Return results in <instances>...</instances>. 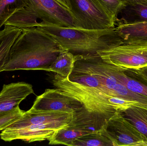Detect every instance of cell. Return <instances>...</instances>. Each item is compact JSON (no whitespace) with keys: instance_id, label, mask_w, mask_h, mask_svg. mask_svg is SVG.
Wrapping results in <instances>:
<instances>
[{"instance_id":"9a60e30c","label":"cell","mask_w":147,"mask_h":146,"mask_svg":"<svg viewBox=\"0 0 147 146\" xmlns=\"http://www.w3.org/2000/svg\"><path fill=\"white\" fill-rule=\"evenodd\" d=\"M105 125L100 131L78 138L74 141L72 146H117L106 131Z\"/></svg>"},{"instance_id":"cb8c5ba5","label":"cell","mask_w":147,"mask_h":146,"mask_svg":"<svg viewBox=\"0 0 147 146\" xmlns=\"http://www.w3.org/2000/svg\"><path fill=\"white\" fill-rule=\"evenodd\" d=\"M125 72L129 76L147 85V67L138 69H128Z\"/></svg>"},{"instance_id":"6da1fadb","label":"cell","mask_w":147,"mask_h":146,"mask_svg":"<svg viewBox=\"0 0 147 146\" xmlns=\"http://www.w3.org/2000/svg\"><path fill=\"white\" fill-rule=\"evenodd\" d=\"M65 50L37 27L22 29L15 41L1 72L40 70L49 72L59 54Z\"/></svg>"},{"instance_id":"30bf717a","label":"cell","mask_w":147,"mask_h":146,"mask_svg":"<svg viewBox=\"0 0 147 146\" xmlns=\"http://www.w3.org/2000/svg\"><path fill=\"white\" fill-rule=\"evenodd\" d=\"M73 113L57 111H41L30 109L5 129H18L31 125L60 121H71Z\"/></svg>"},{"instance_id":"484cf974","label":"cell","mask_w":147,"mask_h":146,"mask_svg":"<svg viewBox=\"0 0 147 146\" xmlns=\"http://www.w3.org/2000/svg\"><path fill=\"white\" fill-rule=\"evenodd\" d=\"M127 3L147 4V0H126Z\"/></svg>"},{"instance_id":"7c38bea8","label":"cell","mask_w":147,"mask_h":146,"mask_svg":"<svg viewBox=\"0 0 147 146\" xmlns=\"http://www.w3.org/2000/svg\"><path fill=\"white\" fill-rule=\"evenodd\" d=\"M41 23L32 7L28 6L12 15L7 20L4 25L24 29L37 27Z\"/></svg>"},{"instance_id":"5b68a950","label":"cell","mask_w":147,"mask_h":146,"mask_svg":"<svg viewBox=\"0 0 147 146\" xmlns=\"http://www.w3.org/2000/svg\"><path fill=\"white\" fill-rule=\"evenodd\" d=\"M105 128L117 146H147V138L117 111L108 120Z\"/></svg>"},{"instance_id":"2e32d148","label":"cell","mask_w":147,"mask_h":146,"mask_svg":"<svg viewBox=\"0 0 147 146\" xmlns=\"http://www.w3.org/2000/svg\"><path fill=\"white\" fill-rule=\"evenodd\" d=\"M75 61L72 53L68 50L64 51L53 63L49 72H54L63 78H68L73 71Z\"/></svg>"},{"instance_id":"9c48e42d","label":"cell","mask_w":147,"mask_h":146,"mask_svg":"<svg viewBox=\"0 0 147 146\" xmlns=\"http://www.w3.org/2000/svg\"><path fill=\"white\" fill-rule=\"evenodd\" d=\"M33 93L32 86L26 82L3 85L0 92V115L19 107L23 100Z\"/></svg>"},{"instance_id":"d6986e66","label":"cell","mask_w":147,"mask_h":146,"mask_svg":"<svg viewBox=\"0 0 147 146\" xmlns=\"http://www.w3.org/2000/svg\"><path fill=\"white\" fill-rule=\"evenodd\" d=\"M28 6L29 0H0V29L12 15Z\"/></svg>"},{"instance_id":"7a4b0ae2","label":"cell","mask_w":147,"mask_h":146,"mask_svg":"<svg viewBox=\"0 0 147 146\" xmlns=\"http://www.w3.org/2000/svg\"><path fill=\"white\" fill-rule=\"evenodd\" d=\"M36 27L51 36L64 49L74 55H95L99 51L123 44L115 27L87 29L41 23Z\"/></svg>"},{"instance_id":"8fae6325","label":"cell","mask_w":147,"mask_h":146,"mask_svg":"<svg viewBox=\"0 0 147 146\" xmlns=\"http://www.w3.org/2000/svg\"><path fill=\"white\" fill-rule=\"evenodd\" d=\"M116 31L123 43H147V21L125 24L116 22Z\"/></svg>"},{"instance_id":"d4e9b609","label":"cell","mask_w":147,"mask_h":146,"mask_svg":"<svg viewBox=\"0 0 147 146\" xmlns=\"http://www.w3.org/2000/svg\"><path fill=\"white\" fill-rule=\"evenodd\" d=\"M61 5L71 11V7L69 0H56Z\"/></svg>"},{"instance_id":"7402d4cb","label":"cell","mask_w":147,"mask_h":146,"mask_svg":"<svg viewBox=\"0 0 147 146\" xmlns=\"http://www.w3.org/2000/svg\"><path fill=\"white\" fill-rule=\"evenodd\" d=\"M116 21L119 12L127 3L126 0H97Z\"/></svg>"},{"instance_id":"3957f363","label":"cell","mask_w":147,"mask_h":146,"mask_svg":"<svg viewBox=\"0 0 147 146\" xmlns=\"http://www.w3.org/2000/svg\"><path fill=\"white\" fill-rule=\"evenodd\" d=\"M77 27L87 29L113 28L116 21L97 0H69Z\"/></svg>"},{"instance_id":"ac0fdd59","label":"cell","mask_w":147,"mask_h":146,"mask_svg":"<svg viewBox=\"0 0 147 146\" xmlns=\"http://www.w3.org/2000/svg\"><path fill=\"white\" fill-rule=\"evenodd\" d=\"M86 133L78 131L66 125L55 132L48 140L51 145H65L72 146L74 141L78 138L87 135Z\"/></svg>"},{"instance_id":"603a6c76","label":"cell","mask_w":147,"mask_h":146,"mask_svg":"<svg viewBox=\"0 0 147 146\" xmlns=\"http://www.w3.org/2000/svg\"><path fill=\"white\" fill-rule=\"evenodd\" d=\"M25 111L17 107L10 112L0 115V131L4 130L9 125L20 118Z\"/></svg>"},{"instance_id":"4fadbf2b","label":"cell","mask_w":147,"mask_h":146,"mask_svg":"<svg viewBox=\"0 0 147 146\" xmlns=\"http://www.w3.org/2000/svg\"><path fill=\"white\" fill-rule=\"evenodd\" d=\"M119 15L120 18H117L116 22L132 24L147 21V4L127 3Z\"/></svg>"},{"instance_id":"8992f818","label":"cell","mask_w":147,"mask_h":146,"mask_svg":"<svg viewBox=\"0 0 147 146\" xmlns=\"http://www.w3.org/2000/svg\"><path fill=\"white\" fill-rule=\"evenodd\" d=\"M29 1L33 9L42 24L77 27L76 20L72 12L56 0Z\"/></svg>"},{"instance_id":"ffe728a7","label":"cell","mask_w":147,"mask_h":146,"mask_svg":"<svg viewBox=\"0 0 147 146\" xmlns=\"http://www.w3.org/2000/svg\"><path fill=\"white\" fill-rule=\"evenodd\" d=\"M126 70L122 69L117 73V79L118 82L130 91L147 97V85L128 75Z\"/></svg>"},{"instance_id":"277c9868","label":"cell","mask_w":147,"mask_h":146,"mask_svg":"<svg viewBox=\"0 0 147 146\" xmlns=\"http://www.w3.org/2000/svg\"><path fill=\"white\" fill-rule=\"evenodd\" d=\"M97 53L105 62L126 70L147 67V43H123Z\"/></svg>"},{"instance_id":"e0dca14e","label":"cell","mask_w":147,"mask_h":146,"mask_svg":"<svg viewBox=\"0 0 147 146\" xmlns=\"http://www.w3.org/2000/svg\"><path fill=\"white\" fill-rule=\"evenodd\" d=\"M120 112L147 138V109L133 106Z\"/></svg>"},{"instance_id":"ba28073f","label":"cell","mask_w":147,"mask_h":146,"mask_svg":"<svg viewBox=\"0 0 147 146\" xmlns=\"http://www.w3.org/2000/svg\"><path fill=\"white\" fill-rule=\"evenodd\" d=\"M70 122H56L31 125L18 129H4L0 134V137L5 141L21 140L32 142L48 140L55 132Z\"/></svg>"},{"instance_id":"44dd1931","label":"cell","mask_w":147,"mask_h":146,"mask_svg":"<svg viewBox=\"0 0 147 146\" xmlns=\"http://www.w3.org/2000/svg\"><path fill=\"white\" fill-rule=\"evenodd\" d=\"M112 94L113 97L139 102L147 106V97L130 91L121 83L117 84L112 90Z\"/></svg>"},{"instance_id":"5bb4252c","label":"cell","mask_w":147,"mask_h":146,"mask_svg":"<svg viewBox=\"0 0 147 146\" xmlns=\"http://www.w3.org/2000/svg\"><path fill=\"white\" fill-rule=\"evenodd\" d=\"M22 29L4 25L0 31V73L6 62L9 51L16 39L21 33Z\"/></svg>"},{"instance_id":"52a82bcc","label":"cell","mask_w":147,"mask_h":146,"mask_svg":"<svg viewBox=\"0 0 147 146\" xmlns=\"http://www.w3.org/2000/svg\"><path fill=\"white\" fill-rule=\"evenodd\" d=\"M84 105L78 99L60 89H47L38 96L31 109L74 113L80 110Z\"/></svg>"}]
</instances>
